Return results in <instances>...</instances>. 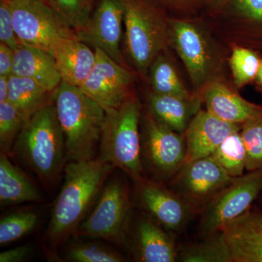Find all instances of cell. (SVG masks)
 Here are the masks:
<instances>
[{"label": "cell", "mask_w": 262, "mask_h": 262, "mask_svg": "<svg viewBox=\"0 0 262 262\" xmlns=\"http://www.w3.org/2000/svg\"><path fill=\"white\" fill-rule=\"evenodd\" d=\"M14 54L13 75L32 79L49 92L54 91L61 83L54 57L48 52L20 42L14 49Z\"/></svg>", "instance_id": "15"}, {"label": "cell", "mask_w": 262, "mask_h": 262, "mask_svg": "<svg viewBox=\"0 0 262 262\" xmlns=\"http://www.w3.org/2000/svg\"><path fill=\"white\" fill-rule=\"evenodd\" d=\"M69 261L75 262H122L124 258L115 250L98 244H75L67 252Z\"/></svg>", "instance_id": "31"}, {"label": "cell", "mask_w": 262, "mask_h": 262, "mask_svg": "<svg viewBox=\"0 0 262 262\" xmlns=\"http://www.w3.org/2000/svg\"><path fill=\"white\" fill-rule=\"evenodd\" d=\"M144 148L148 161L161 175L175 173L187 162V146L180 134L165 126L153 116L146 120Z\"/></svg>", "instance_id": "11"}, {"label": "cell", "mask_w": 262, "mask_h": 262, "mask_svg": "<svg viewBox=\"0 0 262 262\" xmlns=\"http://www.w3.org/2000/svg\"><path fill=\"white\" fill-rule=\"evenodd\" d=\"M114 169L100 158L66 165L64 182L52 208L46 233L51 246L56 247L78 229Z\"/></svg>", "instance_id": "1"}, {"label": "cell", "mask_w": 262, "mask_h": 262, "mask_svg": "<svg viewBox=\"0 0 262 262\" xmlns=\"http://www.w3.org/2000/svg\"><path fill=\"white\" fill-rule=\"evenodd\" d=\"M237 131V124L224 121L208 111L198 112L185 131L187 162L211 156L230 134Z\"/></svg>", "instance_id": "13"}, {"label": "cell", "mask_w": 262, "mask_h": 262, "mask_svg": "<svg viewBox=\"0 0 262 262\" xmlns=\"http://www.w3.org/2000/svg\"><path fill=\"white\" fill-rule=\"evenodd\" d=\"M139 101L127 98L119 107L106 110L100 141L99 158L142 182Z\"/></svg>", "instance_id": "4"}, {"label": "cell", "mask_w": 262, "mask_h": 262, "mask_svg": "<svg viewBox=\"0 0 262 262\" xmlns=\"http://www.w3.org/2000/svg\"><path fill=\"white\" fill-rule=\"evenodd\" d=\"M246 151V170L262 169V112L245 122L241 133Z\"/></svg>", "instance_id": "27"}, {"label": "cell", "mask_w": 262, "mask_h": 262, "mask_svg": "<svg viewBox=\"0 0 262 262\" xmlns=\"http://www.w3.org/2000/svg\"><path fill=\"white\" fill-rule=\"evenodd\" d=\"M211 157L232 178L241 177L246 170V148L238 131L230 134Z\"/></svg>", "instance_id": "24"}, {"label": "cell", "mask_w": 262, "mask_h": 262, "mask_svg": "<svg viewBox=\"0 0 262 262\" xmlns=\"http://www.w3.org/2000/svg\"><path fill=\"white\" fill-rule=\"evenodd\" d=\"M151 66V82L155 93L188 99L187 91L166 58L158 56Z\"/></svg>", "instance_id": "26"}, {"label": "cell", "mask_w": 262, "mask_h": 262, "mask_svg": "<svg viewBox=\"0 0 262 262\" xmlns=\"http://www.w3.org/2000/svg\"><path fill=\"white\" fill-rule=\"evenodd\" d=\"M258 82L262 85V61L260 63L259 68H258L257 75H256Z\"/></svg>", "instance_id": "38"}, {"label": "cell", "mask_w": 262, "mask_h": 262, "mask_svg": "<svg viewBox=\"0 0 262 262\" xmlns=\"http://www.w3.org/2000/svg\"><path fill=\"white\" fill-rule=\"evenodd\" d=\"M139 261L173 262L177 257L173 243L163 230L149 220H142L136 229Z\"/></svg>", "instance_id": "21"}, {"label": "cell", "mask_w": 262, "mask_h": 262, "mask_svg": "<svg viewBox=\"0 0 262 262\" xmlns=\"http://www.w3.org/2000/svg\"><path fill=\"white\" fill-rule=\"evenodd\" d=\"M261 61L256 53L243 48H234L230 67L236 85L242 86L256 77Z\"/></svg>", "instance_id": "32"}, {"label": "cell", "mask_w": 262, "mask_h": 262, "mask_svg": "<svg viewBox=\"0 0 262 262\" xmlns=\"http://www.w3.org/2000/svg\"><path fill=\"white\" fill-rule=\"evenodd\" d=\"M14 50L0 42V75L9 77L13 74Z\"/></svg>", "instance_id": "35"}, {"label": "cell", "mask_w": 262, "mask_h": 262, "mask_svg": "<svg viewBox=\"0 0 262 262\" xmlns=\"http://www.w3.org/2000/svg\"><path fill=\"white\" fill-rule=\"evenodd\" d=\"M181 258L185 262H232L228 244L221 232L201 244L186 248Z\"/></svg>", "instance_id": "25"}, {"label": "cell", "mask_w": 262, "mask_h": 262, "mask_svg": "<svg viewBox=\"0 0 262 262\" xmlns=\"http://www.w3.org/2000/svg\"><path fill=\"white\" fill-rule=\"evenodd\" d=\"M262 190V169L234 178L209 203L203 220V231L213 234L246 211Z\"/></svg>", "instance_id": "8"}, {"label": "cell", "mask_w": 262, "mask_h": 262, "mask_svg": "<svg viewBox=\"0 0 262 262\" xmlns=\"http://www.w3.org/2000/svg\"><path fill=\"white\" fill-rule=\"evenodd\" d=\"M0 42L13 50L20 43L15 33L9 0H1L0 3Z\"/></svg>", "instance_id": "33"}, {"label": "cell", "mask_w": 262, "mask_h": 262, "mask_svg": "<svg viewBox=\"0 0 262 262\" xmlns=\"http://www.w3.org/2000/svg\"><path fill=\"white\" fill-rule=\"evenodd\" d=\"M88 1H89V3H93V2H94V0H88Z\"/></svg>", "instance_id": "39"}, {"label": "cell", "mask_w": 262, "mask_h": 262, "mask_svg": "<svg viewBox=\"0 0 262 262\" xmlns=\"http://www.w3.org/2000/svg\"><path fill=\"white\" fill-rule=\"evenodd\" d=\"M43 1L46 2V0H43Z\"/></svg>", "instance_id": "40"}, {"label": "cell", "mask_w": 262, "mask_h": 262, "mask_svg": "<svg viewBox=\"0 0 262 262\" xmlns=\"http://www.w3.org/2000/svg\"><path fill=\"white\" fill-rule=\"evenodd\" d=\"M62 81L80 88L96 62V53L78 37L66 39L53 55Z\"/></svg>", "instance_id": "17"}, {"label": "cell", "mask_w": 262, "mask_h": 262, "mask_svg": "<svg viewBox=\"0 0 262 262\" xmlns=\"http://www.w3.org/2000/svg\"><path fill=\"white\" fill-rule=\"evenodd\" d=\"M124 10L121 0H100L85 28L77 34L83 42L100 48L122 64L120 43Z\"/></svg>", "instance_id": "10"}, {"label": "cell", "mask_w": 262, "mask_h": 262, "mask_svg": "<svg viewBox=\"0 0 262 262\" xmlns=\"http://www.w3.org/2000/svg\"><path fill=\"white\" fill-rule=\"evenodd\" d=\"M140 198L147 211L167 228L179 229L187 219L186 205L177 196L155 183H141Z\"/></svg>", "instance_id": "19"}, {"label": "cell", "mask_w": 262, "mask_h": 262, "mask_svg": "<svg viewBox=\"0 0 262 262\" xmlns=\"http://www.w3.org/2000/svg\"><path fill=\"white\" fill-rule=\"evenodd\" d=\"M53 98L64 136L67 159H94L106 117L105 108L80 88L64 81L55 90Z\"/></svg>", "instance_id": "2"}, {"label": "cell", "mask_w": 262, "mask_h": 262, "mask_svg": "<svg viewBox=\"0 0 262 262\" xmlns=\"http://www.w3.org/2000/svg\"><path fill=\"white\" fill-rule=\"evenodd\" d=\"M234 4L244 16L262 22V0H234Z\"/></svg>", "instance_id": "34"}, {"label": "cell", "mask_w": 262, "mask_h": 262, "mask_svg": "<svg viewBox=\"0 0 262 262\" xmlns=\"http://www.w3.org/2000/svg\"><path fill=\"white\" fill-rule=\"evenodd\" d=\"M46 3L77 34L85 28L91 18V3L88 0H46Z\"/></svg>", "instance_id": "28"}, {"label": "cell", "mask_w": 262, "mask_h": 262, "mask_svg": "<svg viewBox=\"0 0 262 262\" xmlns=\"http://www.w3.org/2000/svg\"><path fill=\"white\" fill-rule=\"evenodd\" d=\"M38 216L34 212L20 211L10 213L0 221V244L14 242L35 228Z\"/></svg>", "instance_id": "29"}, {"label": "cell", "mask_w": 262, "mask_h": 262, "mask_svg": "<svg viewBox=\"0 0 262 262\" xmlns=\"http://www.w3.org/2000/svg\"><path fill=\"white\" fill-rule=\"evenodd\" d=\"M121 2L127 51L136 67L146 72L163 46V27L154 12L140 0Z\"/></svg>", "instance_id": "7"}, {"label": "cell", "mask_w": 262, "mask_h": 262, "mask_svg": "<svg viewBox=\"0 0 262 262\" xmlns=\"http://www.w3.org/2000/svg\"><path fill=\"white\" fill-rule=\"evenodd\" d=\"M9 94V77L0 75V103L8 101Z\"/></svg>", "instance_id": "37"}, {"label": "cell", "mask_w": 262, "mask_h": 262, "mask_svg": "<svg viewBox=\"0 0 262 262\" xmlns=\"http://www.w3.org/2000/svg\"><path fill=\"white\" fill-rule=\"evenodd\" d=\"M232 262H262V209L246 211L224 226Z\"/></svg>", "instance_id": "12"}, {"label": "cell", "mask_w": 262, "mask_h": 262, "mask_svg": "<svg viewBox=\"0 0 262 262\" xmlns=\"http://www.w3.org/2000/svg\"><path fill=\"white\" fill-rule=\"evenodd\" d=\"M233 179L209 156L184 164L179 176L178 185L189 198L203 200L220 192Z\"/></svg>", "instance_id": "14"}, {"label": "cell", "mask_w": 262, "mask_h": 262, "mask_svg": "<svg viewBox=\"0 0 262 262\" xmlns=\"http://www.w3.org/2000/svg\"><path fill=\"white\" fill-rule=\"evenodd\" d=\"M19 42L53 56L66 39L77 33L43 0H9Z\"/></svg>", "instance_id": "5"}, {"label": "cell", "mask_w": 262, "mask_h": 262, "mask_svg": "<svg viewBox=\"0 0 262 262\" xmlns=\"http://www.w3.org/2000/svg\"><path fill=\"white\" fill-rule=\"evenodd\" d=\"M130 215L128 190L120 179L104 184L93 211L78 227L81 235L121 244Z\"/></svg>", "instance_id": "6"}, {"label": "cell", "mask_w": 262, "mask_h": 262, "mask_svg": "<svg viewBox=\"0 0 262 262\" xmlns=\"http://www.w3.org/2000/svg\"><path fill=\"white\" fill-rule=\"evenodd\" d=\"M203 97L207 111L230 123L244 124L262 112V108L246 101L220 82L209 84Z\"/></svg>", "instance_id": "18"}, {"label": "cell", "mask_w": 262, "mask_h": 262, "mask_svg": "<svg viewBox=\"0 0 262 262\" xmlns=\"http://www.w3.org/2000/svg\"><path fill=\"white\" fill-rule=\"evenodd\" d=\"M173 40L186 68L194 84L206 78L210 58L204 38L196 27L183 21L173 24Z\"/></svg>", "instance_id": "16"}, {"label": "cell", "mask_w": 262, "mask_h": 262, "mask_svg": "<svg viewBox=\"0 0 262 262\" xmlns=\"http://www.w3.org/2000/svg\"><path fill=\"white\" fill-rule=\"evenodd\" d=\"M47 89L28 77L9 76L8 100L25 120L48 103Z\"/></svg>", "instance_id": "23"}, {"label": "cell", "mask_w": 262, "mask_h": 262, "mask_svg": "<svg viewBox=\"0 0 262 262\" xmlns=\"http://www.w3.org/2000/svg\"><path fill=\"white\" fill-rule=\"evenodd\" d=\"M12 151L45 184L56 180L67 157L54 105L47 103L26 120Z\"/></svg>", "instance_id": "3"}, {"label": "cell", "mask_w": 262, "mask_h": 262, "mask_svg": "<svg viewBox=\"0 0 262 262\" xmlns=\"http://www.w3.org/2000/svg\"><path fill=\"white\" fill-rule=\"evenodd\" d=\"M31 248L27 246H19L7 250L0 253V262H20L30 254Z\"/></svg>", "instance_id": "36"}, {"label": "cell", "mask_w": 262, "mask_h": 262, "mask_svg": "<svg viewBox=\"0 0 262 262\" xmlns=\"http://www.w3.org/2000/svg\"><path fill=\"white\" fill-rule=\"evenodd\" d=\"M149 104L152 116L158 121L179 134L187 130L193 106L186 98L153 93Z\"/></svg>", "instance_id": "22"}, {"label": "cell", "mask_w": 262, "mask_h": 262, "mask_svg": "<svg viewBox=\"0 0 262 262\" xmlns=\"http://www.w3.org/2000/svg\"><path fill=\"white\" fill-rule=\"evenodd\" d=\"M41 194L27 176L15 166L6 153L0 155V204L2 206L37 202Z\"/></svg>", "instance_id": "20"}, {"label": "cell", "mask_w": 262, "mask_h": 262, "mask_svg": "<svg viewBox=\"0 0 262 262\" xmlns=\"http://www.w3.org/2000/svg\"><path fill=\"white\" fill-rule=\"evenodd\" d=\"M95 53L94 67L80 89L105 110L119 107L127 98L133 76L100 48Z\"/></svg>", "instance_id": "9"}, {"label": "cell", "mask_w": 262, "mask_h": 262, "mask_svg": "<svg viewBox=\"0 0 262 262\" xmlns=\"http://www.w3.org/2000/svg\"><path fill=\"white\" fill-rule=\"evenodd\" d=\"M25 118L9 101L0 103V146L8 154L25 122Z\"/></svg>", "instance_id": "30"}]
</instances>
